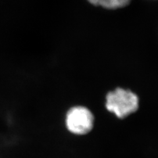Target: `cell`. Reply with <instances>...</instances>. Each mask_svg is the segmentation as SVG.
I'll list each match as a JSON object with an SVG mask.
<instances>
[{
	"label": "cell",
	"instance_id": "obj_1",
	"mask_svg": "<svg viewBox=\"0 0 158 158\" xmlns=\"http://www.w3.org/2000/svg\"><path fill=\"white\" fill-rule=\"evenodd\" d=\"M106 106L109 111L123 118L137 110L138 98L130 90L117 88L107 95Z\"/></svg>",
	"mask_w": 158,
	"mask_h": 158
},
{
	"label": "cell",
	"instance_id": "obj_2",
	"mask_svg": "<svg viewBox=\"0 0 158 158\" xmlns=\"http://www.w3.org/2000/svg\"><path fill=\"white\" fill-rule=\"evenodd\" d=\"M94 116L88 109L77 106L71 108L66 116V126L73 134L83 135L90 132L94 125Z\"/></svg>",
	"mask_w": 158,
	"mask_h": 158
},
{
	"label": "cell",
	"instance_id": "obj_3",
	"mask_svg": "<svg viewBox=\"0 0 158 158\" xmlns=\"http://www.w3.org/2000/svg\"><path fill=\"white\" fill-rule=\"evenodd\" d=\"M90 3L106 9H118L128 6L131 0H88Z\"/></svg>",
	"mask_w": 158,
	"mask_h": 158
}]
</instances>
